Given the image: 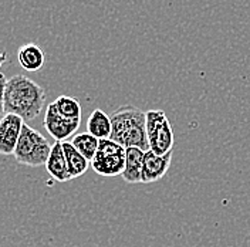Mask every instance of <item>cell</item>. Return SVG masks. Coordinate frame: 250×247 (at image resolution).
<instances>
[{
  "mask_svg": "<svg viewBox=\"0 0 250 247\" xmlns=\"http://www.w3.org/2000/svg\"><path fill=\"white\" fill-rule=\"evenodd\" d=\"M46 105L44 88L26 76H13L4 90V114H15L24 123L36 120Z\"/></svg>",
  "mask_w": 250,
  "mask_h": 247,
  "instance_id": "cell-1",
  "label": "cell"
},
{
  "mask_svg": "<svg viewBox=\"0 0 250 247\" xmlns=\"http://www.w3.org/2000/svg\"><path fill=\"white\" fill-rule=\"evenodd\" d=\"M87 132L91 134L97 139H109L111 131H112V124L111 118L104 111L101 109H94L87 121Z\"/></svg>",
  "mask_w": 250,
  "mask_h": 247,
  "instance_id": "cell-13",
  "label": "cell"
},
{
  "mask_svg": "<svg viewBox=\"0 0 250 247\" xmlns=\"http://www.w3.org/2000/svg\"><path fill=\"white\" fill-rule=\"evenodd\" d=\"M17 60H19V64L23 70L33 73V71H37L43 67L46 57H44L43 50L37 44L29 43V44H24L19 48Z\"/></svg>",
  "mask_w": 250,
  "mask_h": 247,
  "instance_id": "cell-11",
  "label": "cell"
},
{
  "mask_svg": "<svg viewBox=\"0 0 250 247\" xmlns=\"http://www.w3.org/2000/svg\"><path fill=\"white\" fill-rule=\"evenodd\" d=\"M70 142L73 144V146L77 149L78 152L90 162L94 159V156L98 151V145H100V139H97L88 132H83V134L74 135Z\"/></svg>",
  "mask_w": 250,
  "mask_h": 247,
  "instance_id": "cell-14",
  "label": "cell"
},
{
  "mask_svg": "<svg viewBox=\"0 0 250 247\" xmlns=\"http://www.w3.org/2000/svg\"><path fill=\"white\" fill-rule=\"evenodd\" d=\"M112 131L109 139L126 148H140L144 152L149 151L146 137L145 112L132 105H124L115 109L111 115Z\"/></svg>",
  "mask_w": 250,
  "mask_h": 247,
  "instance_id": "cell-2",
  "label": "cell"
},
{
  "mask_svg": "<svg viewBox=\"0 0 250 247\" xmlns=\"http://www.w3.org/2000/svg\"><path fill=\"white\" fill-rule=\"evenodd\" d=\"M6 60H7V53L6 51H3V53L0 51V67L3 65V62H6Z\"/></svg>",
  "mask_w": 250,
  "mask_h": 247,
  "instance_id": "cell-17",
  "label": "cell"
},
{
  "mask_svg": "<svg viewBox=\"0 0 250 247\" xmlns=\"http://www.w3.org/2000/svg\"><path fill=\"white\" fill-rule=\"evenodd\" d=\"M44 166H46L48 175L57 182H67V181L71 179L70 173H68V168H67V162H65L62 142L56 141V144L51 148V152H50V156H48Z\"/></svg>",
  "mask_w": 250,
  "mask_h": 247,
  "instance_id": "cell-9",
  "label": "cell"
},
{
  "mask_svg": "<svg viewBox=\"0 0 250 247\" xmlns=\"http://www.w3.org/2000/svg\"><path fill=\"white\" fill-rule=\"evenodd\" d=\"M172 162V151L165 155H156L146 151L142 162V184H152L162 179L169 169Z\"/></svg>",
  "mask_w": 250,
  "mask_h": 247,
  "instance_id": "cell-8",
  "label": "cell"
},
{
  "mask_svg": "<svg viewBox=\"0 0 250 247\" xmlns=\"http://www.w3.org/2000/svg\"><path fill=\"white\" fill-rule=\"evenodd\" d=\"M44 128L47 132L59 142H64L67 138H70L78 128L81 120H68L60 115V112L54 107V104H48L44 115Z\"/></svg>",
  "mask_w": 250,
  "mask_h": 247,
  "instance_id": "cell-6",
  "label": "cell"
},
{
  "mask_svg": "<svg viewBox=\"0 0 250 247\" xmlns=\"http://www.w3.org/2000/svg\"><path fill=\"white\" fill-rule=\"evenodd\" d=\"M53 104L64 118L81 120V105L76 98H73L70 95H60L56 98V101Z\"/></svg>",
  "mask_w": 250,
  "mask_h": 247,
  "instance_id": "cell-15",
  "label": "cell"
},
{
  "mask_svg": "<svg viewBox=\"0 0 250 247\" xmlns=\"http://www.w3.org/2000/svg\"><path fill=\"white\" fill-rule=\"evenodd\" d=\"M146 117V137L149 144V151L156 155H165L171 152L175 142V134L165 111L149 109L145 112Z\"/></svg>",
  "mask_w": 250,
  "mask_h": 247,
  "instance_id": "cell-4",
  "label": "cell"
},
{
  "mask_svg": "<svg viewBox=\"0 0 250 247\" xmlns=\"http://www.w3.org/2000/svg\"><path fill=\"white\" fill-rule=\"evenodd\" d=\"M145 152L140 148H126L123 179L126 184H142V162Z\"/></svg>",
  "mask_w": 250,
  "mask_h": 247,
  "instance_id": "cell-10",
  "label": "cell"
},
{
  "mask_svg": "<svg viewBox=\"0 0 250 247\" xmlns=\"http://www.w3.org/2000/svg\"><path fill=\"white\" fill-rule=\"evenodd\" d=\"M125 149L112 139H101L98 151L91 161L93 169L103 176L123 175L125 168Z\"/></svg>",
  "mask_w": 250,
  "mask_h": 247,
  "instance_id": "cell-5",
  "label": "cell"
},
{
  "mask_svg": "<svg viewBox=\"0 0 250 247\" xmlns=\"http://www.w3.org/2000/svg\"><path fill=\"white\" fill-rule=\"evenodd\" d=\"M51 148L53 145L48 144L46 137L24 123L19 142L16 145L15 158L21 165L39 168L46 165Z\"/></svg>",
  "mask_w": 250,
  "mask_h": 247,
  "instance_id": "cell-3",
  "label": "cell"
},
{
  "mask_svg": "<svg viewBox=\"0 0 250 247\" xmlns=\"http://www.w3.org/2000/svg\"><path fill=\"white\" fill-rule=\"evenodd\" d=\"M62 144V151H64V156H65V162H67V168H68V173L70 178H80L81 175H84L88 166L91 165L90 161H87L83 155L78 152L77 149L73 146V144L70 141H64Z\"/></svg>",
  "mask_w": 250,
  "mask_h": 247,
  "instance_id": "cell-12",
  "label": "cell"
},
{
  "mask_svg": "<svg viewBox=\"0 0 250 247\" xmlns=\"http://www.w3.org/2000/svg\"><path fill=\"white\" fill-rule=\"evenodd\" d=\"M24 121L15 114L0 115V155H15Z\"/></svg>",
  "mask_w": 250,
  "mask_h": 247,
  "instance_id": "cell-7",
  "label": "cell"
},
{
  "mask_svg": "<svg viewBox=\"0 0 250 247\" xmlns=\"http://www.w3.org/2000/svg\"><path fill=\"white\" fill-rule=\"evenodd\" d=\"M7 78L3 73H0V115L4 114V90H6Z\"/></svg>",
  "mask_w": 250,
  "mask_h": 247,
  "instance_id": "cell-16",
  "label": "cell"
}]
</instances>
